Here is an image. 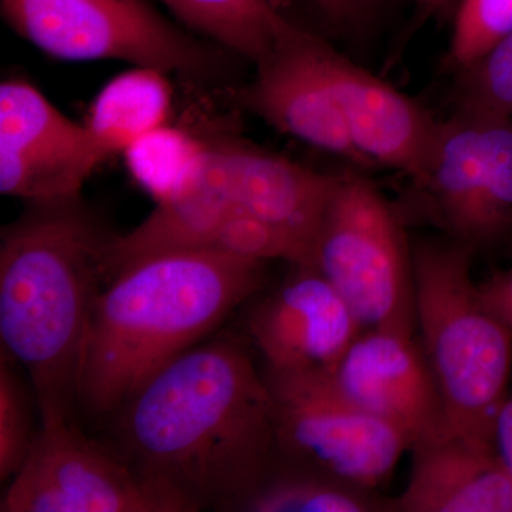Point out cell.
<instances>
[{"label":"cell","instance_id":"19","mask_svg":"<svg viewBox=\"0 0 512 512\" xmlns=\"http://www.w3.org/2000/svg\"><path fill=\"white\" fill-rule=\"evenodd\" d=\"M252 512H375L390 511L375 491L363 490L333 478L289 467L274 473L242 504Z\"/></svg>","mask_w":512,"mask_h":512},{"label":"cell","instance_id":"24","mask_svg":"<svg viewBox=\"0 0 512 512\" xmlns=\"http://www.w3.org/2000/svg\"><path fill=\"white\" fill-rule=\"evenodd\" d=\"M330 25L346 32L365 29L379 16L384 0H312Z\"/></svg>","mask_w":512,"mask_h":512},{"label":"cell","instance_id":"25","mask_svg":"<svg viewBox=\"0 0 512 512\" xmlns=\"http://www.w3.org/2000/svg\"><path fill=\"white\" fill-rule=\"evenodd\" d=\"M478 293L484 305L512 329V269L478 284Z\"/></svg>","mask_w":512,"mask_h":512},{"label":"cell","instance_id":"3","mask_svg":"<svg viewBox=\"0 0 512 512\" xmlns=\"http://www.w3.org/2000/svg\"><path fill=\"white\" fill-rule=\"evenodd\" d=\"M264 265L218 252L171 251L111 276L90 320L79 406L96 419L119 412L261 288Z\"/></svg>","mask_w":512,"mask_h":512},{"label":"cell","instance_id":"10","mask_svg":"<svg viewBox=\"0 0 512 512\" xmlns=\"http://www.w3.org/2000/svg\"><path fill=\"white\" fill-rule=\"evenodd\" d=\"M103 163L74 123L22 80L0 86V191L28 202L66 200Z\"/></svg>","mask_w":512,"mask_h":512},{"label":"cell","instance_id":"9","mask_svg":"<svg viewBox=\"0 0 512 512\" xmlns=\"http://www.w3.org/2000/svg\"><path fill=\"white\" fill-rule=\"evenodd\" d=\"M421 208L451 241L476 251L512 232V121L454 113L440 123L419 183Z\"/></svg>","mask_w":512,"mask_h":512},{"label":"cell","instance_id":"21","mask_svg":"<svg viewBox=\"0 0 512 512\" xmlns=\"http://www.w3.org/2000/svg\"><path fill=\"white\" fill-rule=\"evenodd\" d=\"M456 113L512 121V32L460 70Z\"/></svg>","mask_w":512,"mask_h":512},{"label":"cell","instance_id":"5","mask_svg":"<svg viewBox=\"0 0 512 512\" xmlns=\"http://www.w3.org/2000/svg\"><path fill=\"white\" fill-rule=\"evenodd\" d=\"M312 266L363 328L414 335L412 249L392 205L362 175H339L316 235Z\"/></svg>","mask_w":512,"mask_h":512},{"label":"cell","instance_id":"23","mask_svg":"<svg viewBox=\"0 0 512 512\" xmlns=\"http://www.w3.org/2000/svg\"><path fill=\"white\" fill-rule=\"evenodd\" d=\"M12 357L0 360V480H12L25 463L37 430H33L25 384L13 370Z\"/></svg>","mask_w":512,"mask_h":512},{"label":"cell","instance_id":"14","mask_svg":"<svg viewBox=\"0 0 512 512\" xmlns=\"http://www.w3.org/2000/svg\"><path fill=\"white\" fill-rule=\"evenodd\" d=\"M339 175L318 173L244 143L207 146L195 181L221 192L312 252Z\"/></svg>","mask_w":512,"mask_h":512},{"label":"cell","instance_id":"2","mask_svg":"<svg viewBox=\"0 0 512 512\" xmlns=\"http://www.w3.org/2000/svg\"><path fill=\"white\" fill-rule=\"evenodd\" d=\"M106 231L80 195L29 202L0 244L2 352L28 373L40 424L74 421L94 305L107 281Z\"/></svg>","mask_w":512,"mask_h":512},{"label":"cell","instance_id":"8","mask_svg":"<svg viewBox=\"0 0 512 512\" xmlns=\"http://www.w3.org/2000/svg\"><path fill=\"white\" fill-rule=\"evenodd\" d=\"M0 511L188 512L120 451L90 439L74 421L40 424Z\"/></svg>","mask_w":512,"mask_h":512},{"label":"cell","instance_id":"7","mask_svg":"<svg viewBox=\"0 0 512 512\" xmlns=\"http://www.w3.org/2000/svg\"><path fill=\"white\" fill-rule=\"evenodd\" d=\"M276 403L278 457L291 467L376 491L392 477L409 439L343 399L320 370L268 372Z\"/></svg>","mask_w":512,"mask_h":512},{"label":"cell","instance_id":"18","mask_svg":"<svg viewBox=\"0 0 512 512\" xmlns=\"http://www.w3.org/2000/svg\"><path fill=\"white\" fill-rule=\"evenodd\" d=\"M185 29L255 64L289 25L269 0H160Z\"/></svg>","mask_w":512,"mask_h":512},{"label":"cell","instance_id":"26","mask_svg":"<svg viewBox=\"0 0 512 512\" xmlns=\"http://www.w3.org/2000/svg\"><path fill=\"white\" fill-rule=\"evenodd\" d=\"M494 447L512 474V397H507L495 420Z\"/></svg>","mask_w":512,"mask_h":512},{"label":"cell","instance_id":"11","mask_svg":"<svg viewBox=\"0 0 512 512\" xmlns=\"http://www.w3.org/2000/svg\"><path fill=\"white\" fill-rule=\"evenodd\" d=\"M413 336L365 329L335 365L320 370L343 399L392 424L412 446L453 431L429 360Z\"/></svg>","mask_w":512,"mask_h":512},{"label":"cell","instance_id":"13","mask_svg":"<svg viewBox=\"0 0 512 512\" xmlns=\"http://www.w3.org/2000/svg\"><path fill=\"white\" fill-rule=\"evenodd\" d=\"M295 271L255 306L248 328L268 372L293 375L335 365L365 330L315 266Z\"/></svg>","mask_w":512,"mask_h":512},{"label":"cell","instance_id":"28","mask_svg":"<svg viewBox=\"0 0 512 512\" xmlns=\"http://www.w3.org/2000/svg\"><path fill=\"white\" fill-rule=\"evenodd\" d=\"M511 256H512V248H511Z\"/></svg>","mask_w":512,"mask_h":512},{"label":"cell","instance_id":"27","mask_svg":"<svg viewBox=\"0 0 512 512\" xmlns=\"http://www.w3.org/2000/svg\"><path fill=\"white\" fill-rule=\"evenodd\" d=\"M460 0H413L417 10L424 18L447 19L450 13H456Z\"/></svg>","mask_w":512,"mask_h":512},{"label":"cell","instance_id":"1","mask_svg":"<svg viewBox=\"0 0 512 512\" xmlns=\"http://www.w3.org/2000/svg\"><path fill=\"white\" fill-rule=\"evenodd\" d=\"M114 416L120 453L188 512L241 510L274 471V393L232 339L177 357Z\"/></svg>","mask_w":512,"mask_h":512},{"label":"cell","instance_id":"4","mask_svg":"<svg viewBox=\"0 0 512 512\" xmlns=\"http://www.w3.org/2000/svg\"><path fill=\"white\" fill-rule=\"evenodd\" d=\"M473 255L451 239L412 249L416 325L451 429L494 447L495 420L508 397L512 329L484 305L471 278Z\"/></svg>","mask_w":512,"mask_h":512},{"label":"cell","instance_id":"15","mask_svg":"<svg viewBox=\"0 0 512 512\" xmlns=\"http://www.w3.org/2000/svg\"><path fill=\"white\" fill-rule=\"evenodd\" d=\"M320 55L357 150L373 168H390L419 183L429 167L440 123L416 101L350 62L325 40Z\"/></svg>","mask_w":512,"mask_h":512},{"label":"cell","instance_id":"12","mask_svg":"<svg viewBox=\"0 0 512 512\" xmlns=\"http://www.w3.org/2000/svg\"><path fill=\"white\" fill-rule=\"evenodd\" d=\"M322 42V37L291 23L256 64L254 79L235 92V103L303 143L359 168H373L353 144L330 90Z\"/></svg>","mask_w":512,"mask_h":512},{"label":"cell","instance_id":"16","mask_svg":"<svg viewBox=\"0 0 512 512\" xmlns=\"http://www.w3.org/2000/svg\"><path fill=\"white\" fill-rule=\"evenodd\" d=\"M409 483L396 512H512V474L497 450L454 431L410 447Z\"/></svg>","mask_w":512,"mask_h":512},{"label":"cell","instance_id":"22","mask_svg":"<svg viewBox=\"0 0 512 512\" xmlns=\"http://www.w3.org/2000/svg\"><path fill=\"white\" fill-rule=\"evenodd\" d=\"M447 62L458 72L512 32V0H460Z\"/></svg>","mask_w":512,"mask_h":512},{"label":"cell","instance_id":"6","mask_svg":"<svg viewBox=\"0 0 512 512\" xmlns=\"http://www.w3.org/2000/svg\"><path fill=\"white\" fill-rule=\"evenodd\" d=\"M9 28L37 49L72 62L123 60L207 79L221 55L148 0H0Z\"/></svg>","mask_w":512,"mask_h":512},{"label":"cell","instance_id":"20","mask_svg":"<svg viewBox=\"0 0 512 512\" xmlns=\"http://www.w3.org/2000/svg\"><path fill=\"white\" fill-rule=\"evenodd\" d=\"M207 144L168 124L151 130L124 151L128 171L157 201L174 200L200 171Z\"/></svg>","mask_w":512,"mask_h":512},{"label":"cell","instance_id":"17","mask_svg":"<svg viewBox=\"0 0 512 512\" xmlns=\"http://www.w3.org/2000/svg\"><path fill=\"white\" fill-rule=\"evenodd\" d=\"M173 92L165 73L134 67L111 79L94 99L86 123L101 160L124 153L134 141L167 124Z\"/></svg>","mask_w":512,"mask_h":512}]
</instances>
